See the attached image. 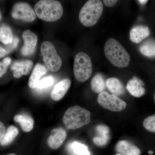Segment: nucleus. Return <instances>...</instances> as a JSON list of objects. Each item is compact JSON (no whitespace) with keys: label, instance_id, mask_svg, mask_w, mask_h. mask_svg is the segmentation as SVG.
I'll return each instance as SVG.
<instances>
[{"label":"nucleus","instance_id":"nucleus-1","mask_svg":"<svg viewBox=\"0 0 155 155\" xmlns=\"http://www.w3.org/2000/svg\"><path fill=\"white\" fill-rule=\"evenodd\" d=\"M106 58L115 67L125 68L129 65L130 56L124 47L114 38L108 39L104 47Z\"/></svg>","mask_w":155,"mask_h":155},{"label":"nucleus","instance_id":"nucleus-2","mask_svg":"<svg viewBox=\"0 0 155 155\" xmlns=\"http://www.w3.org/2000/svg\"><path fill=\"white\" fill-rule=\"evenodd\" d=\"M39 19L46 22H53L61 19L64 9L60 2L54 0H42L35 4L34 8Z\"/></svg>","mask_w":155,"mask_h":155},{"label":"nucleus","instance_id":"nucleus-3","mask_svg":"<svg viewBox=\"0 0 155 155\" xmlns=\"http://www.w3.org/2000/svg\"><path fill=\"white\" fill-rule=\"evenodd\" d=\"M91 113L78 106L69 108L65 112L63 122L67 129L75 130L87 125L91 122Z\"/></svg>","mask_w":155,"mask_h":155},{"label":"nucleus","instance_id":"nucleus-4","mask_svg":"<svg viewBox=\"0 0 155 155\" xmlns=\"http://www.w3.org/2000/svg\"><path fill=\"white\" fill-rule=\"evenodd\" d=\"M104 6L100 0H89L85 3L79 12V19L81 24L91 27L97 22L102 14Z\"/></svg>","mask_w":155,"mask_h":155},{"label":"nucleus","instance_id":"nucleus-5","mask_svg":"<svg viewBox=\"0 0 155 155\" xmlns=\"http://www.w3.org/2000/svg\"><path fill=\"white\" fill-rule=\"evenodd\" d=\"M74 76L78 81L83 82L88 80L92 72V64L89 56L84 52L75 56L73 65Z\"/></svg>","mask_w":155,"mask_h":155},{"label":"nucleus","instance_id":"nucleus-6","mask_svg":"<svg viewBox=\"0 0 155 155\" xmlns=\"http://www.w3.org/2000/svg\"><path fill=\"white\" fill-rule=\"evenodd\" d=\"M41 51L47 69L53 72L58 71L62 66V61L54 45L50 41L44 42L41 47Z\"/></svg>","mask_w":155,"mask_h":155},{"label":"nucleus","instance_id":"nucleus-7","mask_svg":"<svg viewBox=\"0 0 155 155\" xmlns=\"http://www.w3.org/2000/svg\"><path fill=\"white\" fill-rule=\"evenodd\" d=\"M98 103L106 110L113 112H121L125 109L127 104L117 96L103 91L98 95Z\"/></svg>","mask_w":155,"mask_h":155},{"label":"nucleus","instance_id":"nucleus-8","mask_svg":"<svg viewBox=\"0 0 155 155\" xmlns=\"http://www.w3.org/2000/svg\"><path fill=\"white\" fill-rule=\"evenodd\" d=\"M12 16L14 19L31 22L36 18L35 11L28 4L19 2L14 5L12 11Z\"/></svg>","mask_w":155,"mask_h":155},{"label":"nucleus","instance_id":"nucleus-9","mask_svg":"<svg viewBox=\"0 0 155 155\" xmlns=\"http://www.w3.org/2000/svg\"><path fill=\"white\" fill-rule=\"evenodd\" d=\"M24 45L21 50L23 56L32 54L35 51L38 41V37L35 33L30 30H25L22 34Z\"/></svg>","mask_w":155,"mask_h":155},{"label":"nucleus","instance_id":"nucleus-10","mask_svg":"<svg viewBox=\"0 0 155 155\" xmlns=\"http://www.w3.org/2000/svg\"><path fill=\"white\" fill-rule=\"evenodd\" d=\"M67 136V132L64 128H55L51 131L48 139V144L52 149H57L63 144Z\"/></svg>","mask_w":155,"mask_h":155},{"label":"nucleus","instance_id":"nucleus-11","mask_svg":"<svg viewBox=\"0 0 155 155\" xmlns=\"http://www.w3.org/2000/svg\"><path fill=\"white\" fill-rule=\"evenodd\" d=\"M33 62L30 60H25L14 62L11 66V69L14 70L13 75L15 78H19L22 75H28L33 67Z\"/></svg>","mask_w":155,"mask_h":155},{"label":"nucleus","instance_id":"nucleus-12","mask_svg":"<svg viewBox=\"0 0 155 155\" xmlns=\"http://www.w3.org/2000/svg\"><path fill=\"white\" fill-rule=\"evenodd\" d=\"M69 79H64L58 82L54 87L51 93V97L53 100L58 101L63 98L71 85Z\"/></svg>","mask_w":155,"mask_h":155},{"label":"nucleus","instance_id":"nucleus-13","mask_svg":"<svg viewBox=\"0 0 155 155\" xmlns=\"http://www.w3.org/2000/svg\"><path fill=\"white\" fill-rule=\"evenodd\" d=\"M150 35L149 28L147 26L138 25L131 29L130 32V39L131 41L136 44L141 42Z\"/></svg>","mask_w":155,"mask_h":155},{"label":"nucleus","instance_id":"nucleus-14","mask_svg":"<svg viewBox=\"0 0 155 155\" xmlns=\"http://www.w3.org/2000/svg\"><path fill=\"white\" fill-rule=\"evenodd\" d=\"M48 70L44 65L37 64L34 68L28 80V85L31 88H36L40 78L47 73Z\"/></svg>","mask_w":155,"mask_h":155},{"label":"nucleus","instance_id":"nucleus-15","mask_svg":"<svg viewBox=\"0 0 155 155\" xmlns=\"http://www.w3.org/2000/svg\"><path fill=\"white\" fill-rule=\"evenodd\" d=\"M96 130L98 136L93 138V142L98 146H104L110 140V129L108 126L103 125L97 126Z\"/></svg>","mask_w":155,"mask_h":155},{"label":"nucleus","instance_id":"nucleus-16","mask_svg":"<svg viewBox=\"0 0 155 155\" xmlns=\"http://www.w3.org/2000/svg\"><path fill=\"white\" fill-rule=\"evenodd\" d=\"M116 150L120 154L123 155H140V150L137 147L126 140L118 142L116 146Z\"/></svg>","mask_w":155,"mask_h":155},{"label":"nucleus","instance_id":"nucleus-17","mask_svg":"<svg viewBox=\"0 0 155 155\" xmlns=\"http://www.w3.org/2000/svg\"><path fill=\"white\" fill-rule=\"evenodd\" d=\"M143 85L141 80L134 77L127 82L126 88L133 96L139 97L145 94V89Z\"/></svg>","mask_w":155,"mask_h":155},{"label":"nucleus","instance_id":"nucleus-18","mask_svg":"<svg viewBox=\"0 0 155 155\" xmlns=\"http://www.w3.org/2000/svg\"><path fill=\"white\" fill-rule=\"evenodd\" d=\"M15 122L19 123L22 130L25 132H29L33 128L34 120L32 117L26 114H18L14 117Z\"/></svg>","mask_w":155,"mask_h":155},{"label":"nucleus","instance_id":"nucleus-19","mask_svg":"<svg viewBox=\"0 0 155 155\" xmlns=\"http://www.w3.org/2000/svg\"><path fill=\"white\" fill-rule=\"evenodd\" d=\"M67 150L70 155H91L87 147L77 141L69 143L67 145Z\"/></svg>","mask_w":155,"mask_h":155},{"label":"nucleus","instance_id":"nucleus-20","mask_svg":"<svg viewBox=\"0 0 155 155\" xmlns=\"http://www.w3.org/2000/svg\"><path fill=\"white\" fill-rule=\"evenodd\" d=\"M106 85L109 90L116 96H120L124 94L125 90L121 81L116 78H108L106 81Z\"/></svg>","mask_w":155,"mask_h":155},{"label":"nucleus","instance_id":"nucleus-21","mask_svg":"<svg viewBox=\"0 0 155 155\" xmlns=\"http://www.w3.org/2000/svg\"><path fill=\"white\" fill-rule=\"evenodd\" d=\"M91 86L92 91L95 93L100 94L104 91L105 89V82L102 75L99 74L95 75L91 81Z\"/></svg>","mask_w":155,"mask_h":155},{"label":"nucleus","instance_id":"nucleus-22","mask_svg":"<svg viewBox=\"0 0 155 155\" xmlns=\"http://www.w3.org/2000/svg\"><path fill=\"white\" fill-rule=\"evenodd\" d=\"M13 32L9 26L3 24L0 25V41L5 45H8L14 39Z\"/></svg>","mask_w":155,"mask_h":155},{"label":"nucleus","instance_id":"nucleus-23","mask_svg":"<svg viewBox=\"0 0 155 155\" xmlns=\"http://www.w3.org/2000/svg\"><path fill=\"white\" fill-rule=\"evenodd\" d=\"M140 52L149 58L155 57V40L150 39L141 45L140 48Z\"/></svg>","mask_w":155,"mask_h":155},{"label":"nucleus","instance_id":"nucleus-24","mask_svg":"<svg viewBox=\"0 0 155 155\" xmlns=\"http://www.w3.org/2000/svg\"><path fill=\"white\" fill-rule=\"evenodd\" d=\"M19 133L18 128L15 126L11 125L8 127L1 142L2 146L8 145L17 137Z\"/></svg>","mask_w":155,"mask_h":155},{"label":"nucleus","instance_id":"nucleus-25","mask_svg":"<svg viewBox=\"0 0 155 155\" xmlns=\"http://www.w3.org/2000/svg\"><path fill=\"white\" fill-rule=\"evenodd\" d=\"M54 82V78L52 76H47L40 81L38 84L37 89L42 90L51 86Z\"/></svg>","mask_w":155,"mask_h":155},{"label":"nucleus","instance_id":"nucleus-26","mask_svg":"<svg viewBox=\"0 0 155 155\" xmlns=\"http://www.w3.org/2000/svg\"><path fill=\"white\" fill-rule=\"evenodd\" d=\"M143 125L147 130L150 132H155V114L146 118Z\"/></svg>","mask_w":155,"mask_h":155},{"label":"nucleus","instance_id":"nucleus-27","mask_svg":"<svg viewBox=\"0 0 155 155\" xmlns=\"http://www.w3.org/2000/svg\"><path fill=\"white\" fill-rule=\"evenodd\" d=\"M19 42V38L16 37L14 38L13 41L11 43L7 45V47L5 49L8 52V54L11 52L13 50L15 49L16 48H17Z\"/></svg>","mask_w":155,"mask_h":155},{"label":"nucleus","instance_id":"nucleus-28","mask_svg":"<svg viewBox=\"0 0 155 155\" xmlns=\"http://www.w3.org/2000/svg\"><path fill=\"white\" fill-rule=\"evenodd\" d=\"M6 127L2 122L0 121V144L2 142V140L5 133Z\"/></svg>","mask_w":155,"mask_h":155},{"label":"nucleus","instance_id":"nucleus-29","mask_svg":"<svg viewBox=\"0 0 155 155\" xmlns=\"http://www.w3.org/2000/svg\"><path fill=\"white\" fill-rule=\"evenodd\" d=\"M8 67L3 63L2 61L0 62V77H2L7 72Z\"/></svg>","mask_w":155,"mask_h":155},{"label":"nucleus","instance_id":"nucleus-30","mask_svg":"<svg viewBox=\"0 0 155 155\" xmlns=\"http://www.w3.org/2000/svg\"><path fill=\"white\" fill-rule=\"evenodd\" d=\"M118 1L117 0H104V4L108 7H112L117 4Z\"/></svg>","mask_w":155,"mask_h":155},{"label":"nucleus","instance_id":"nucleus-31","mask_svg":"<svg viewBox=\"0 0 155 155\" xmlns=\"http://www.w3.org/2000/svg\"><path fill=\"white\" fill-rule=\"evenodd\" d=\"M7 54H8V53L5 50V49L0 46V58H2L3 57H5Z\"/></svg>","mask_w":155,"mask_h":155},{"label":"nucleus","instance_id":"nucleus-32","mask_svg":"<svg viewBox=\"0 0 155 155\" xmlns=\"http://www.w3.org/2000/svg\"><path fill=\"white\" fill-rule=\"evenodd\" d=\"M2 62L5 65L8 67L11 63V58H9V57H7V58H5V59L3 60Z\"/></svg>","mask_w":155,"mask_h":155},{"label":"nucleus","instance_id":"nucleus-33","mask_svg":"<svg viewBox=\"0 0 155 155\" xmlns=\"http://www.w3.org/2000/svg\"><path fill=\"white\" fill-rule=\"evenodd\" d=\"M138 2L142 5H145L147 2L148 1H147V0H139V1H138Z\"/></svg>","mask_w":155,"mask_h":155},{"label":"nucleus","instance_id":"nucleus-34","mask_svg":"<svg viewBox=\"0 0 155 155\" xmlns=\"http://www.w3.org/2000/svg\"><path fill=\"white\" fill-rule=\"evenodd\" d=\"M6 155H17L16 154H15V153H10V154H8Z\"/></svg>","mask_w":155,"mask_h":155},{"label":"nucleus","instance_id":"nucleus-35","mask_svg":"<svg viewBox=\"0 0 155 155\" xmlns=\"http://www.w3.org/2000/svg\"><path fill=\"white\" fill-rule=\"evenodd\" d=\"M1 18H2V15H1V12H0V20H1Z\"/></svg>","mask_w":155,"mask_h":155},{"label":"nucleus","instance_id":"nucleus-36","mask_svg":"<svg viewBox=\"0 0 155 155\" xmlns=\"http://www.w3.org/2000/svg\"><path fill=\"white\" fill-rule=\"evenodd\" d=\"M154 101L155 102V94L154 95Z\"/></svg>","mask_w":155,"mask_h":155},{"label":"nucleus","instance_id":"nucleus-37","mask_svg":"<svg viewBox=\"0 0 155 155\" xmlns=\"http://www.w3.org/2000/svg\"><path fill=\"white\" fill-rule=\"evenodd\" d=\"M116 155H123L120 154H116Z\"/></svg>","mask_w":155,"mask_h":155}]
</instances>
